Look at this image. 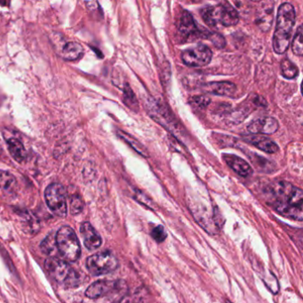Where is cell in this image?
<instances>
[{
  "label": "cell",
  "instance_id": "obj_1",
  "mask_svg": "<svg viewBox=\"0 0 303 303\" xmlns=\"http://www.w3.org/2000/svg\"><path fill=\"white\" fill-rule=\"evenodd\" d=\"M268 203L279 214L293 220H303V192L287 182L270 184L265 191Z\"/></svg>",
  "mask_w": 303,
  "mask_h": 303
},
{
  "label": "cell",
  "instance_id": "obj_2",
  "mask_svg": "<svg viewBox=\"0 0 303 303\" xmlns=\"http://www.w3.org/2000/svg\"><path fill=\"white\" fill-rule=\"evenodd\" d=\"M295 23V7L289 3L281 4L278 7L277 24L273 37V48L277 54H284L288 49Z\"/></svg>",
  "mask_w": 303,
  "mask_h": 303
},
{
  "label": "cell",
  "instance_id": "obj_3",
  "mask_svg": "<svg viewBox=\"0 0 303 303\" xmlns=\"http://www.w3.org/2000/svg\"><path fill=\"white\" fill-rule=\"evenodd\" d=\"M202 18L210 27L215 28L218 25L230 27L237 25L239 15L237 10L228 2H222L217 5L207 6L201 11Z\"/></svg>",
  "mask_w": 303,
  "mask_h": 303
},
{
  "label": "cell",
  "instance_id": "obj_4",
  "mask_svg": "<svg viewBox=\"0 0 303 303\" xmlns=\"http://www.w3.org/2000/svg\"><path fill=\"white\" fill-rule=\"evenodd\" d=\"M56 245L58 253L67 262H77L81 254V248L77 234L69 226H63L56 235Z\"/></svg>",
  "mask_w": 303,
  "mask_h": 303
},
{
  "label": "cell",
  "instance_id": "obj_5",
  "mask_svg": "<svg viewBox=\"0 0 303 303\" xmlns=\"http://www.w3.org/2000/svg\"><path fill=\"white\" fill-rule=\"evenodd\" d=\"M45 267L51 277L59 284L67 287L79 286V273L73 270L66 261L56 257L48 258L45 262Z\"/></svg>",
  "mask_w": 303,
  "mask_h": 303
},
{
  "label": "cell",
  "instance_id": "obj_6",
  "mask_svg": "<svg viewBox=\"0 0 303 303\" xmlns=\"http://www.w3.org/2000/svg\"><path fill=\"white\" fill-rule=\"evenodd\" d=\"M86 264L92 275L101 276L115 271L118 267V261L111 252L105 251L88 257Z\"/></svg>",
  "mask_w": 303,
  "mask_h": 303
},
{
  "label": "cell",
  "instance_id": "obj_7",
  "mask_svg": "<svg viewBox=\"0 0 303 303\" xmlns=\"http://www.w3.org/2000/svg\"><path fill=\"white\" fill-rule=\"evenodd\" d=\"M45 199L48 207L55 215L59 217L67 215L66 191L62 184H50L45 191Z\"/></svg>",
  "mask_w": 303,
  "mask_h": 303
},
{
  "label": "cell",
  "instance_id": "obj_8",
  "mask_svg": "<svg viewBox=\"0 0 303 303\" xmlns=\"http://www.w3.org/2000/svg\"><path fill=\"white\" fill-rule=\"evenodd\" d=\"M126 285L123 280H100L92 284L86 291V295L89 299H99L108 295H118L125 292Z\"/></svg>",
  "mask_w": 303,
  "mask_h": 303
},
{
  "label": "cell",
  "instance_id": "obj_9",
  "mask_svg": "<svg viewBox=\"0 0 303 303\" xmlns=\"http://www.w3.org/2000/svg\"><path fill=\"white\" fill-rule=\"evenodd\" d=\"M212 57V50L205 45H198L182 54L183 63L190 67L206 66L211 62Z\"/></svg>",
  "mask_w": 303,
  "mask_h": 303
},
{
  "label": "cell",
  "instance_id": "obj_10",
  "mask_svg": "<svg viewBox=\"0 0 303 303\" xmlns=\"http://www.w3.org/2000/svg\"><path fill=\"white\" fill-rule=\"evenodd\" d=\"M179 32L183 38V41L194 40L196 38H206L210 35L207 30L201 31L198 29L195 21L191 13L187 11H183L179 23Z\"/></svg>",
  "mask_w": 303,
  "mask_h": 303
},
{
  "label": "cell",
  "instance_id": "obj_11",
  "mask_svg": "<svg viewBox=\"0 0 303 303\" xmlns=\"http://www.w3.org/2000/svg\"><path fill=\"white\" fill-rule=\"evenodd\" d=\"M274 2L265 1L260 4L256 11L255 22L262 31H269L274 19Z\"/></svg>",
  "mask_w": 303,
  "mask_h": 303
},
{
  "label": "cell",
  "instance_id": "obj_12",
  "mask_svg": "<svg viewBox=\"0 0 303 303\" xmlns=\"http://www.w3.org/2000/svg\"><path fill=\"white\" fill-rule=\"evenodd\" d=\"M279 125L277 119L270 116H265L253 120L248 125V131L252 134H272L278 130Z\"/></svg>",
  "mask_w": 303,
  "mask_h": 303
},
{
  "label": "cell",
  "instance_id": "obj_13",
  "mask_svg": "<svg viewBox=\"0 0 303 303\" xmlns=\"http://www.w3.org/2000/svg\"><path fill=\"white\" fill-rule=\"evenodd\" d=\"M80 233L83 238L84 245L88 250L94 251L100 247L102 243L101 237L89 222H84L81 225Z\"/></svg>",
  "mask_w": 303,
  "mask_h": 303
},
{
  "label": "cell",
  "instance_id": "obj_14",
  "mask_svg": "<svg viewBox=\"0 0 303 303\" xmlns=\"http://www.w3.org/2000/svg\"><path fill=\"white\" fill-rule=\"evenodd\" d=\"M222 158L234 172L242 177H248L253 174V168L243 158L232 154H223Z\"/></svg>",
  "mask_w": 303,
  "mask_h": 303
},
{
  "label": "cell",
  "instance_id": "obj_15",
  "mask_svg": "<svg viewBox=\"0 0 303 303\" xmlns=\"http://www.w3.org/2000/svg\"><path fill=\"white\" fill-rule=\"evenodd\" d=\"M203 91L215 96H231L237 90L235 84L228 81L211 82L203 86Z\"/></svg>",
  "mask_w": 303,
  "mask_h": 303
},
{
  "label": "cell",
  "instance_id": "obj_16",
  "mask_svg": "<svg viewBox=\"0 0 303 303\" xmlns=\"http://www.w3.org/2000/svg\"><path fill=\"white\" fill-rule=\"evenodd\" d=\"M245 141L267 153L274 154L278 151V144L265 135H250L245 137Z\"/></svg>",
  "mask_w": 303,
  "mask_h": 303
},
{
  "label": "cell",
  "instance_id": "obj_17",
  "mask_svg": "<svg viewBox=\"0 0 303 303\" xmlns=\"http://www.w3.org/2000/svg\"><path fill=\"white\" fill-rule=\"evenodd\" d=\"M61 56L65 61H76L82 57L84 54L83 46L77 42H66L61 50Z\"/></svg>",
  "mask_w": 303,
  "mask_h": 303
},
{
  "label": "cell",
  "instance_id": "obj_18",
  "mask_svg": "<svg viewBox=\"0 0 303 303\" xmlns=\"http://www.w3.org/2000/svg\"><path fill=\"white\" fill-rule=\"evenodd\" d=\"M6 143L8 147L9 153L13 157V159L18 163H22L27 158L24 145L19 139L13 136H10L6 139Z\"/></svg>",
  "mask_w": 303,
  "mask_h": 303
},
{
  "label": "cell",
  "instance_id": "obj_19",
  "mask_svg": "<svg viewBox=\"0 0 303 303\" xmlns=\"http://www.w3.org/2000/svg\"><path fill=\"white\" fill-rule=\"evenodd\" d=\"M17 188L16 178L7 171L0 170V190L6 194H14Z\"/></svg>",
  "mask_w": 303,
  "mask_h": 303
},
{
  "label": "cell",
  "instance_id": "obj_20",
  "mask_svg": "<svg viewBox=\"0 0 303 303\" xmlns=\"http://www.w3.org/2000/svg\"><path fill=\"white\" fill-rule=\"evenodd\" d=\"M116 133H117V135L123 141H125L130 147H132L133 150H135L138 154H140L143 158H149L150 154L148 152L147 149L144 147V145H142L141 142L137 141L135 138H133V136H131L128 133H125V132L120 131V130H118L116 132Z\"/></svg>",
  "mask_w": 303,
  "mask_h": 303
},
{
  "label": "cell",
  "instance_id": "obj_21",
  "mask_svg": "<svg viewBox=\"0 0 303 303\" xmlns=\"http://www.w3.org/2000/svg\"><path fill=\"white\" fill-rule=\"evenodd\" d=\"M42 252L46 253V255L50 257H56V253H58V248L56 245V238L54 233L49 234L47 237L42 241L41 245Z\"/></svg>",
  "mask_w": 303,
  "mask_h": 303
},
{
  "label": "cell",
  "instance_id": "obj_22",
  "mask_svg": "<svg viewBox=\"0 0 303 303\" xmlns=\"http://www.w3.org/2000/svg\"><path fill=\"white\" fill-rule=\"evenodd\" d=\"M124 103L130 109L137 112L139 110V103H138L137 98L134 95L132 88H130L128 84H125L124 87V96H123Z\"/></svg>",
  "mask_w": 303,
  "mask_h": 303
},
{
  "label": "cell",
  "instance_id": "obj_23",
  "mask_svg": "<svg viewBox=\"0 0 303 303\" xmlns=\"http://www.w3.org/2000/svg\"><path fill=\"white\" fill-rule=\"evenodd\" d=\"M281 74L286 79H295L299 74V69L289 59H284L281 62Z\"/></svg>",
  "mask_w": 303,
  "mask_h": 303
},
{
  "label": "cell",
  "instance_id": "obj_24",
  "mask_svg": "<svg viewBox=\"0 0 303 303\" xmlns=\"http://www.w3.org/2000/svg\"><path fill=\"white\" fill-rule=\"evenodd\" d=\"M303 26L301 25L299 26V28L295 33V38H294L293 44H292L293 52L298 56H302L303 54Z\"/></svg>",
  "mask_w": 303,
  "mask_h": 303
},
{
  "label": "cell",
  "instance_id": "obj_25",
  "mask_svg": "<svg viewBox=\"0 0 303 303\" xmlns=\"http://www.w3.org/2000/svg\"><path fill=\"white\" fill-rule=\"evenodd\" d=\"M84 202L80 196L76 194L71 198V212L73 215H77L83 211Z\"/></svg>",
  "mask_w": 303,
  "mask_h": 303
},
{
  "label": "cell",
  "instance_id": "obj_26",
  "mask_svg": "<svg viewBox=\"0 0 303 303\" xmlns=\"http://www.w3.org/2000/svg\"><path fill=\"white\" fill-rule=\"evenodd\" d=\"M151 237L158 243H162L167 237V233L163 226H157L151 231Z\"/></svg>",
  "mask_w": 303,
  "mask_h": 303
},
{
  "label": "cell",
  "instance_id": "obj_27",
  "mask_svg": "<svg viewBox=\"0 0 303 303\" xmlns=\"http://www.w3.org/2000/svg\"><path fill=\"white\" fill-rule=\"evenodd\" d=\"M191 102L197 108H203L207 107L211 102V100L209 97L205 96H194L193 98H191Z\"/></svg>",
  "mask_w": 303,
  "mask_h": 303
},
{
  "label": "cell",
  "instance_id": "obj_28",
  "mask_svg": "<svg viewBox=\"0 0 303 303\" xmlns=\"http://www.w3.org/2000/svg\"><path fill=\"white\" fill-rule=\"evenodd\" d=\"M208 39L211 40L212 44H213V46L217 47V48H223L226 46V40H225V38L220 34L210 32Z\"/></svg>",
  "mask_w": 303,
  "mask_h": 303
},
{
  "label": "cell",
  "instance_id": "obj_29",
  "mask_svg": "<svg viewBox=\"0 0 303 303\" xmlns=\"http://www.w3.org/2000/svg\"><path fill=\"white\" fill-rule=\"evenodd\" d=\"M226 303H230V302H229V301H228V300H226Z\"/></svg>",
  "mask_w": 303,
  "mask_h": 303
}]
</instances>
